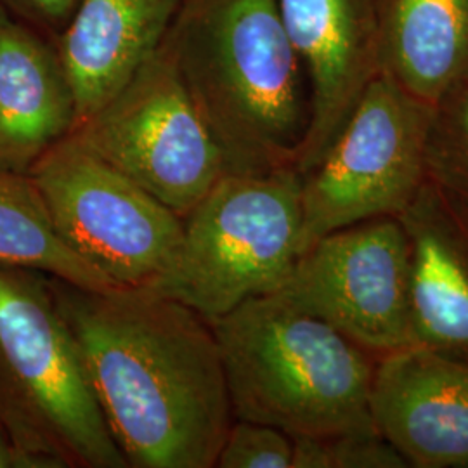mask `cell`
Returning a JSON list of instances; mask_svg holds the SVG:
<instances>
[{"label": "cell", "mask_w": 468, "mask_h": 468, "mask_svg": "<svg viewBox=\"0 0 468 468\" xmlns=\"http://www.w3.org/2000/svg\"><path fill=\"white\" fill-rule=\"evenodd\" d=\"M71 135L181 218L226 172L222 153L189 98L168 35Z\"/></svg>", "instance_id": "cell-8"}, {"label": "cell", "mask_w": 468, "mask_h": 468, "mask_svg": "<svg viewBox=\"0 0 468 468\" xmlns=\"http://www.w3.org/2000/svg\"><path fill=\"white\" fill-rule=\"evenodd\" d=\"M234 420L290 437L377 432L368 351L280 293L239 303L212 323Z\"/></svg>", "instance_id": "cell-3"}, {"label": "cell", "mask_w": 468, "mask_h": 468, "mask_svg": "<svg viewBox=\"0 0 468 468\" xmlns=\"http://www.w3.org/2000/svg\"><path fill=\"white\" fill-rule=\"evenodd\" d=\"M50 288L129 468H216L234 413L212 323L154 288Z\"/></svg>", "instance_id": "cell-1"}, {"label": "cell", "mask_w": 468, "mask_h": 468, "mask_svg": "<svg viewBox=\"0 0 468 468\" xmlns=\"http://www.w3.org/2000/svg\"><path fill=\"white\" fill-rule=\"evenodd\" d=\"M434 104L380 73L316 167L302 174V253L324 234L398 218L425 183Z\"/></svg>", "instance_id": "cell-7"}, {"label": "cell", "mask_w": 468, "mask_h": 468, "mask_svg": "<svg viewBox=\"0 0 468 468\" xmlns=\"http://www.w3.org/2000/svg\"><path fill=\"white\" fill-rule=\"evenodd\" d=\"M425 176L468 220V79L434 104Z\"/></svg>", "instance_id": "cell-17"}, {"label": "cell", "mask_w": 468, "mask_h": 468, "mask_svg": "<svg viewBox=\"0 0 468 468\" xmlns=\"http://www.w3.org/2000/svg\"><path fill=\"white\" fill-rule=\"evenodd\" d=\"M0 429L44 468H129L50 276L0 264Z\"/></svg>", "instance_id": "cell-4"}, {"label": "cell", "mask_w": 468, "mask_h": 468, "mask_svg": "<svg viewBox=\"0 0 468 468\" xmlns=\"http://www.w3.org/2000/svg\"><path fill=\"white\" fill-rule=\"evenodd\" d=\"M293 441L271 425L234 420L222 450L218 468H292Z\"/></svg>", "instance_id": "cell-18"}, {"label": "cell", "mask_w": 468, "mask_h": 468, "mask_svg": "<svg viewBox=\"0 0 468 468\" xmlns=\"http://www.w3.org/2000/svg\"><path fill=\"white\" fill-rule=\"evenodd\" d=\"M0 468H44L42 463L21 452L16 444L0 429Z\"/></svg>", "instance_id": "cell-21"}, {"label": "cell", "mask_w": 468, "mask_h": 468, "mask_svg": "<svg viewBox=\"0 0 468 468\" xmlns=\"http://www.w3.org/2000/svg\"><path fill=\"white\" fill-rule=\"evenodd\" d=\"M371 419L410 467H468V365L410 346L375 365Z\"/></svg>", "instance_id": "cell-11"}, {"label": "cell", "mask_w": 468, "mask_h": 468, "mask_svg": "<svg viewBox=\"0 0 468 468\" xmlns=\"http://www.w3.org/2000/svg\"><path fill=\"white\" fill-rule=\"evenodd\" d=\"M309 85L295 168L316 167L380 68L378 0H276Z\"/></svg>", "instance_id": "cell-10"}, {"label": "cell", "mask_w": 468, "mask_h": 468, "mask_svg": "<svg viewBox=\"0 0 468 468\" xmlns=\"http://www.w3.org/2000/svg\"><path fill=\"white\" fill-rule=\"evenodd\" d=\"M168 40L226 172L295 167L309 85L276 0H185Z\"/></svg>", "instance_id": "cell-2"}, {"label": "cell", "mask_w": 468, "mask_h": 468, "mask_svg": "<svg viewBox=\"0 0 468 468\" xmlns=\"http://www.w3.org/2000/svg\"><path fill=\"white\" fill-rule=\"evenodd\" d=\"M276 293L365 351L385 356L413 346L410 243L398 218L324 234L302 253Z\"/></svg>", "instance_id": "cell-9"}, {"label": "cell", "mask_w": 468, "mask_h": 468, "mask_svg": "<svg viewBox=\"0 0 468 468\" xmlns=\"http://www.w3.org/2000/svg\"><path fill=\"white\" fill-rule=\"evenodd\" d=\"M328 468H406L398 452L378 432H354L324 439Z\"/></svg>", "instance_id": "cell-19"}, {"label": "cell", "mask_w": 468, "mask_h": 468, "mask_svg": "<svg viewBox=\"0 0 468 468\" xmlns=\"http://www.w3.org/2000/svg\"><path fill=\"white\" fill-rule=\"evenodd\" d=\"M183 2H79L56 42L75 94L77 125L112 100L137 68L162 46Z\"/></svg>", "instance_id": "cell-14"}, {"label": "cell", "mask_w": 468, "mask_h": 468, "mask_svg": "<svg viewBox=\"0 0 468 468\" xmlns=\"http://www.w3.org/2000/svg\"><path fill=\"white\" fill-rule=\"evenodd\" d=\"M59 239L115 286L154 288L174 266L183 218L69 134L30 170Z\"/></svg>", "instance_id": "cell-6"}, {"label": "cell", "mask_w": 468, "mask_h": 468, "mask_svg": "<svg viewBox=\"0 0 468 468\" xmlns=\"http://www.w3.org/2000/svg\"><path fill=\"white\" fill-rule=\"evenodd\" d=\"M77 125L56 42L0 7V170L28 176Z\"/></svg>", "instance_id": "cell-13"}, {"label": "cell", "mask_w": 468, "mask_h": 468, "mask_svg": "<svg viewBox=\"0 0 468 468\" xmlns=\"http://www.w3.org/2000/svg\"><path fill=\"white\" fill-rule=\"evenodd\" d=\"M79 2L80 0H0V7L34 27L52 42H58Z\"/></svg>", "instance_id": "cell-20"}, {"label": "cell", "mask_w": 468, "mask_h": 468, "mask_svg": "<svg viewBox=\"0 0 468 468\" xmlns=\"http://www.w3.org/2000/svg\"><path fill=\"white\" fill-rule=\"evenodd\" d=\"M0 264L37 269L92 290L115 288L68 249L30 176L0 170Z\"/></svg>", "instance_id": "cell-16"}, {"label": "cell", "mask_w": 468, "mask_h": 468, "mask_svg": "<svg viewBox=\"0 0 468 468\" xmlns=\"http://www.w3.org/2000/svg\"><path fill=\"white\" fill-rule=\"evenodd\" d=\"M380 68L435 104L468 79V0H378Z\"/></svg>", "instance_id": "cell-15"}, {"label": "cell", "mask_w": 468, "mask_h": 468, "mask_svg": "<svg viewBox=\"0 0 468 468\" xmlns=\"http://www.w3.org/2000/svg\"><path fill=\"white\" fill-rule=\"evenodd\" d=\"M301 257V172H224L183 218L176 262L154 290L214 323L280 292Z\"/></svg>", "instance_id": "cell-5"}, {"label": "cell", "mask_w": 468, "mask_h": 468, "mask_svg": "<svg viewBox=\"0 0 468 468\" xmlns=\"http://www.w3.org/2000/svg\"><path fill=\"white\" fill-rule=\"evenodd\" d=\"M398 218L410 243L413 346L468 365V220L429 179Z\"/></svg>", "instance_id": "cell-12"}]
</instances>
